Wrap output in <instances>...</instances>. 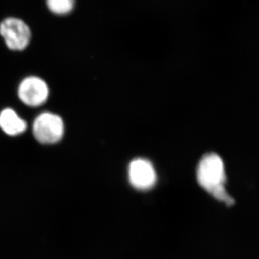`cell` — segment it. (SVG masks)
I'll list each match as a JSON object with an SVG mask.
<instances>
[{
    "mask_svg": "<svg viewBox=\"0 0 259 259\" xmlns=\"http://www.w3.org/2000/svg\"><path fill=\"white\" fill-rule=\"evenodd\" d=\"M197 177L199 185L218 201L228 207L235 204L227 192L226 170L221 156L214 153L204 155L197 167Z\"/></svg>",
    "mask_w": 259,
    "mask_h": 259,
    "instance_id": "obj_1",
    "label": "cell"
},
{
    "mask_svg": "<svg viewBox=\"0 0 259 259\" xmlns=\"http://www.w3.org/2000/svg\"><path fill=\"white\" fill-rule=\"evenodd\" d=\"M128 172L130 182L137 190H149L156 184V171L147 160L137 158L131 161Z\"/></svg>",
    "mask_w": 259,
    "mask_h": 259,
    "instance_id": "obj_5",
    "label": "cell"
},
{
    "mask_svg": "<svg viewBox=\"0 0 259 259\" xmlns=\"http://www.w3.org/2000/svg\"><path fill=\"white\" fill-rule=\"evenodd\" d=\"M18 95L19 99L25 105L36 107L47 101L49 89L47 82L41 78L28 76L19 84Z\"/></svg>",
    "mask_w": 259,
    "mask_h": 259,
    "instance_id": "obj_4",
    "label": "cell"
},
{
    "mask_svg": "<svg viewBox=\"0 0 259 259\" xmlns=\"http://www.w3.org/2000/svg\"><path fill=\"white\" fill-rule=\"evenodd\" d=\"M0 128L8 136H16L25 132L28 124L13 109L5 108L0 112Z\"/></svg>",
    "mask_w": 259,
    "mask_h": 259,
    "instance_id": "obj_6",
    "label": "cell"
},
{
    "mask_svg": "<svg viewBox=\"0 0 259 259\" xmlns=\"http://www.w3.org/2000/svg\"><path fill=\"white\" fill-rule=\"evenodd\" d=\"M32 134L42 144H54L64 137V122L60 116L45 112L35 117L32 123Z\"/></svg>",
    "mask_w": 259,
    "mask_h": 259,
    "instance_id": "obj_2",
    "label": "cell"
},
{
    "mask_svg": "<svg viewBox=\"0 0 259 259\" xmlns=\"http://www.w3.org/2000/svg\"><path fill=\"white\" fill-rule=\"evenodd\" d=\"M49 9L56 15L69 14L74 8L75 0H47Z\"/></svg>",
    "mask_w": 259,
    "mask_h": 259,
    "instance_id": "obj_7",
    "label": "cell"
},
{
    "mask_svg": "<svg viewBox=\"0 0 259 259\" xmlns=\"http://www.w3.org/2000/svg\"><path fill=\"white\" fill-rule=\"evenodd\" d=\"M0 35L4 38L7 47L13 51H23L31 39V31L25 22L20 19H5L0 23Z\"/></svg>",
    "mask_w": 259,
    "mask_h": 259,
    "instance_id": "obj_3",
    "label": "cell"
}]
</instances>
